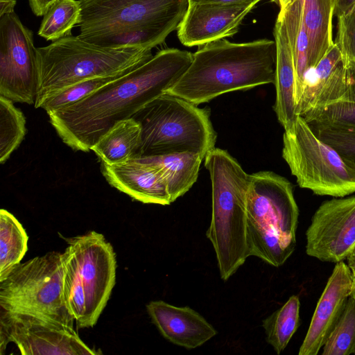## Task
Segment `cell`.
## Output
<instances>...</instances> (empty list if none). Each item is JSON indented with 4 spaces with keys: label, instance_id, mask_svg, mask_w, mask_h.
<instances>
[{
    "label": "cell",
    "instance_id": "cell-1",
    "mask_svg": "<svg viewBox=\"0 0 355 355\" xmlns=\"http://www.w3.org/2000/svg\"><path fill=\"white\" fill-rule=\"evenodd\" d=\"M193 53L162 49L146 62L69 106L48 112L62 141L87 152L117 122L132 118L166 93L191 64Z\"/></svg>",
    "mask_w": 355,
    "mask_h": 355
},
{
    "label": "cell",
    "instance_id": "cell-2",
    "mask_svg": "<svg viewBox=\"0 0 355 355\" xmlns=\"http://www.w3.org/2000/svg\"><path fill=\"white\" fill-rule=\"evenodd\" d=\"M200 46L166 93L198 105L223 94L275 83V40L234 43L222 39Z\"/></svg>",
    "mask_w": 355,
    "mask_h": 355
},
{
    "label": "cell",
    "instance_id": "cell-3",
    "mask_svg": "<svg viewBox=\"0 0 355 355\" xmlns=\"http://www.w3.org/2000/svg\"><path fill=\"white\" fill-rule=\"evenodd\" d=\"M83 40L103 47L152 49L182 21L189 0H80Z\"/></svg>",
    "mask_w": 355,
    "mask_h": 355
},
{
    "label": "cell",
    "instance_id": "cell-4",
    "mask_svg": "<svg viewBox=\"0 0 355 355\" xmlns=\"http://www.w3.org/2000/svg\"><path fill=\"white\" fill-rule=\"evenodd\" d=\"M211 182V219L206 236L216 253L220 277L227 281L250 257L247 242L249 174L225 150L205 157Z\"/></svg>",
    "mask_w": 355,
    "mask_h": 355
},
{
    "label": "cell",
    "instance_id": "cell-5",
    "mask_svg": "<svg viewBox=\"0 0 355 355\" xmlns=\"http://www.w3.org/2000/svg\"><path fill=\"white\" fill-rule=\"evenodd\" d=\"M38 83L34 107L88 79L128 72L153 57L152 49L108 48L69 35L37 48Z\"/></svg>",
    "mask_w": 355,
    "mask_h": 355
},
{
    "label": "cell",
    "instance_id": "cell-6",
    "mask_svg": "<svg viewBox=\"0 0 355 355\" xmlns=\"http://www.w3.org/2000/svg\"><path fill=\"white\" fill-rule=\"evenodd\" d=\"M247 242L249 255L279 267L296 247L299 209L292 184L272 171L249 175Z\"/></svg>",
    "mask_w": 355,
    "mask_h": 355
},
{
    "label": "cell",
    "instance_id": "cell-7",
    "mask_svg": "<svg viewBox=\"0 0 355 355\" xmlns=\"http://www.w3.org/2000/svg\"><path fill=\"white\" fill-rule=\"evenodd\" d=\"M63 297L78 328L93 327L107 305L116 282L113 247L95 231L64 238Z\"/></svg>",
    "mask_w": 355,
    "mask_h": 355
},
{
    "label": "cell",
    "instance_id": "cell-8",
    "mask_svg": "<svg viewBox=\"0 0 355 355\" xmlns=\"http://www.w3.org/2000/svg\"><path fill=\"white\" fill-rule=\"evenodd\" d=\"M132 118L141 128L139 157L178 153L206 155L215 148L217 135L209 108L165 93Z\"/></svg>",
    "mask_w": 355,
    "mask_h": 355
},
{
    "label": "cell",
    "instance_id": "cell-9",
    "mask_svg": "<svg viewBox=\"0 0 355 355\" xmlns=\"http://www.w3.org/2000/svg\"><path fill=\"white\" fill-rule=\"evenodd\" d=\"M62 253L51 251L16 265L0 282L1 309L73 327L63 297Z\"/></svg>",
    "mask_w": 355,
    "mask_h": 355
},
{
    "label": "cell",
    "instance_id": "cell-10",
    "mask_svg": "<svg viewBox=\"0 0 355 355\" xmlns=\"http://www.w3.org/2000/svg\"><path fill=\"white\" fill-rule=\"evenodd\" d=\"M282 157L301 188L335 198L355 193V168L320 139L300 115L292 130L284 131Z\"/></svg>",
    "mask_w": 355,
    "mask_h": 355
},
{
    "label": "cell",
    "instance_id": "cell-11",
    "mask_svg": "<svg viewBox=\"0 0 355 355\" xmlns=\"http://www.w3.org/2000/svg\"><path fill=\"white\" fill-rule=\"evenodd\" d=\"M37 83V50L33 32L15 12L0 17V96L35 105Z\"/></svg>",
    "mask_w": 355,
    "mask_h": 355
},
{
    "label": "cell",
    "instance_id": "cell-12",
    "mask_svg": "<svg viewBox=\"0 0 355 355\" xmlns=\"http://www.w3.org/2000/svg\"><path fill=\"white\" fill-rule=\"evenodd\" d=\"M0 354L10 343L23 355H96L73 327L35 315L0 311Z\"/></svg>",
    "mask_w": 355,
    "mask_h": 355
},
{
    "label": "cell",
    "instance_id": "cell-13",
    "mask_svg": "<svg viewBox=\"0 0 355 355\" xmlns=\"http://www.w3.org/2000/svg\"><path fill=\"white\" fill-rule=\"evenodd\" d=\"M306 252L322 261L338 263L355 249V196L322 202L306 232Z\"/></svg>",
    "mask_w": 355,
    "mask_h": 355
},
{
    "label": "cell",
    "instance_id": "cell-14",
    "mask_svg": "<svg viewBox=\"0 0 355 355\" xmlns=\"http://www.w3.org/2000/svg\"><path fill=\"white\" fill-rule=\"evenodd\" d=\"M256 5L248 3H190L178 37L186 46H202L236 34Z\"/></svg>",
    "mask_w": 355,
    "mask_h": 355
},
{
    "label": "cell",
    "instance_id": "cell-15",
    "mask_svg": "<svg viewBox=\"0 0 355 355\" xmlns=\"http://www.w3.org/2000/svg\"><path fill=\"white\" fill-rule=\"evenodd\" d=\"M349 84L348 69L334 42L318 64L304 76L296 94V114L306 113L344 98Z\"/></svg>",
    "mask_w": 355,
    "mask_h": 355
},
{
    "label": "cell",
    "instance_id": "cell-16",
    "mask_svg": "<svg viewBox=\"0 0 355 355\" xmlns=\"http://www.w3.org/2000/svg\"><path fill=\"white\" fill-rule=\"evenodd\" d=\"M352 270L343 261L336 263L318 300L299 355H317L350 297Z\"/></svg>",
    "mask_w": 355,
    "mask_h": 355
},
{
    "label": "cell",
    "instance_id": "cell-17",
    "mask_svg": "<svg viewBox=\"0 0 355 355\" xmlns=\"http://www.w3.org/2000/svg\"><path fill=\"white\" fill-rule=\"evenodd\" d=\"M146 309L166 340L188 349L202 345L217 334L204 317L189 306L178 307L156 300L150 302Z\"/></svg>",
    "mask_w": 355,
    "mask_h": 355
},
{
    "label": "cell",
    "instance_id": "cell-18",
    "mask_svg": "<svg viewBox=\"0 0 355 355\" xmlns=\"http://www.w3.org/2000/svg\"><path fill=\"white\" fill-rule=\"evenodd\" d=\"M101 171L112 187L137 201L161 205L171 203L162 172L153 165L137 159L115 164L101 162Z\"/></svg>",
    "mask_w": 355,
    "mask_h": 355
},
{
    "label": "cell",
    "instance_id": "cell-19",
    "mask_svg": "<svg viewBox=\"0 0 355 355\" xmlns=\"http://www.w3.org/2000/svg\"><path fill=\"white\" fill-rule=\"evenodd\" d=\"M274 37L276 44L274 110L284 131H290L298 116L295 102L296 71L285 24L279 15L274 27Z\"/></svg>",
    "mask_w": 355,
    "mask_h": 355
},
{
    "label": "cell",
    "instance_id": "cell-20",
    "mask_svg": "<svg viewBox=\"0 0 355 355\" xmlns=\"http://www.w3.org/2000/svg\"><path fill=\"white\" fill-rule=\"evenodd\" d=\"M135 159L160 170L173 202L186 193L196 182L204 157L198 153H178Z\"/></svg>",
    "mask_w": 355,
    "mask_h": 355
},
{
    "label": "cell",
    "instance_id": "cell-21",
    "mask_svg": "<svg viewBox=\"0 0 355 355\" xmlns=\"http://www.w3.org/2000/svg\"><path fill=\"white\" fill-rule=\"evenodd\" d=\"M141 128L130 118L117 122L92 148L102 163L115 164L139 157Z\"/></svg>",
    "mask_w": 355,
    "mask_h": 355
},
{
    "label": "cell",
    "instance_id": "cell-22",
    "mask_svg": "<svg viewBox=\"0 0 355 355\" xmlns=\"http://www.w3.org/2000/svg\"><path fill=\"white\" fill-rule=\"evenodd\" d=\"M302 19L309 41V69L314 67L334 45V0H301Z\"/></svg>",
    "mask_w": 355,
    "mask_h": 355
},
{
    "label": "cell",
    "instance_id": "cell-23",
    "mask_svg": "<svg viewBox=\"0 0 355 355\" xmlns=\"http://www.w3.org/2000/svg\"><path fill=\"white\" fill-rule=\"evenodd\" d=\"M28 236L19 221L8 211L0 210V282L21 263L28 250Z\"/></svg>",
    "mask_w": 355,
    "mask_h": 355
},
{
    "label": "cell",
    "instance_id": "cell-24",
    "mask_svg": "<svg viewBox=\"0 0 355 355\" xmlns=\"http://www.w3.org/2000/svg\"><path fill=\"white\" fill-rule=\"evenodd\" d=\"M278 15L284 19L293 55L296 71V96L302 80L309 69V41L302 19V1L295 0Z\"/></svg>",
    "mask_w": 355,
    "mask_h": 355
},
{
    "label": "cell",
    "instance_id": "cell-25",
    "mask_svg": "<svg viewBox=\"0 0 355 355\" xmlns=\"http://www.w3.org/2000/svg\"><path fill=\"white\" fill-rule=\"evenodd\" d=\"M300 309L299 297L292 295L280 309L263 320L266 340L277 354L284 350L300 325Z\"/></svg>",
    "mask_w": 355,
    "mask_h": 355
},
{
    "label": "cell",
    "instance_id": "cell-26",
    "mask_svg": "<svg viewBox=\"0 0 355 355\" xmlns=\"http://www.w3.org/2000/svg\"><path fill=\"white\" fill-rule=\"evenodd\" d=\"M80 0H61L44 16L37 31L38 35L46 41H55L71 35L80 17Z\"/></svg>",
    "mask_w": 355,
    "mask_h": 355
},
{
    "label": "cell",
    "instance_id": "cell-27",
    "mask_svg": "<svg viewBox=\"0 0 355 355\" xmlns=\"http://www.w3.org/2000/svg\"><path fill=\"white\" fill-rule=\"evenodd\" d=\"M26 119L12 101L0 96V163L17 148L26 134Z\"/></svg>",
    "mask_w": 355,
    "mask_h": 355
},
{
    "label": "cell",
    "instance_id": "cell-28",
    "mask_svg": "<svg viewBox=\"0 0 355 355\" xmlns=\"http://www.w3.org/2000/svg\"><path fill=\"white\" fill-rule=\"evenodd\" d=\"M322 349V355H355V300L352 297Z\"/></svg>",
    "mask_w": 355,
    "mask_h": 355
},
{
    "label": "cell",
    "instance_id": "cell-29",
    "mask_svg": "<svg viewBox=\"0 0 355 355\" xmlns=\"http://www.w3.org/2000/svg\"><path fill=\"white\" fill-rule=\"evenodd\" d=\"M302 116L309 123L355 130V102L338 101Z\"/></svg>",
    "mask_w": 355,
    "mask_h": 355
},
{
    "label": "cell",
    "instance_id": "cell-30",
    "mask_svg": "<svg viewBox=\"0 0 355 355\" xmlns=\"http://www.w3.org/2000/svg\"><path fill=\"white\" fill-rule=\"evenodd\" d=\"M128 72L110 76L94 78L76 83L48 99L41 108L48 113L73 105L107 83Z\"/></svg>",
    "mask_w": 355,
    "mask_h": 355
},
{
    "label": "cell",
    "instance_id": "cell-31",
    "mask_svg": "<svg viewBox=\"0 0 355 355\" xmlns=\"http://www.w3.org/2000/svg\"><path fill=\"white\" fill-rule=\"evenodd\" d=\"M316 135L355 168V130L309 123Z\"/></svg>",
    "mask_w": 355,
    "mask_h": 355
},
{
    "label": "cell",
    "instance_id": "cell-32",
    "mask_svg": "<svg viewBox=\"0 0 355 355\" xmlns=\"http://www.w3.org/2000/svg\"><path fill=\"white\" fill-rule=\"evenodd\" d=\"M347 65L355 64V6L338 17L337 35L334 42Z\"/></svg>",
    "mask_w": 355,
    "mask_h": 355
},
{
    "label": "cell",
    "instance_id": "cell-33",
    "mask_svg": "<svg viewBox=\"0 0 355 355\" xmlns=\"http://www.w3.org/2000/svg\"><path fill=\"white\" fill-rule=\"evenodd\" d=\"M60 1L61 0H28V3L33 14L41 17Z\"/></svg>",
    "mask_w": 355,
    "mask_h": 355
},
{
    "label": "cell",
    "instance_id": "cell-34",
    "mask_svg": "<svg viewBox=\"0 0 355 355\" xmlns=\"http://www.w3.org/2000/svg\"><path fill=\"white\" fill-rule=\"evenodd\" d=\"M349 74V84L345 97L341 101L355 102V64L347 65Z\"/></svg>",
    "mask_w": 355,
    "mask_h": 355
},
{
    "label": "cell",
    "instance_id": "cell-35",
    "mask_svg": "<svg viewBox=\"0 0 355 355\" xmlns=\"http://www.w3.org/2000/svg\"><path fill=\"white\" fill-rule=\"evenodd\" d=\"M334 15L339 17L349 12L355 6V0H334Z\"/></svg>",
    "mask_w": 355,
    "mask_h": 355
},
{
    "label": "cell",
    "instance_id": "cell-36",
    "mask_svg": "<svg viewBox=\"0 0 355 355\" xmlns=\"http://www.w3.org/2000/svg\"><path fill=\"white\" fill-rule=\"evenodd\" d=\"M261 0H189L190 3H248L257 5Z\"/></svg>",
    "mask_w": 355,
    "mask_h": 355
},
{
    "label": "cell",
    "instance_id": "cell-37",
    "mask_svg": "<svg viewBox=\"0 0 355 355\" xmlns=\"http://www.w3.org/2000/svg\"><path fill=\"white\" fill-rule=\"evenodd\" d=\"M17 0H0V17L15 12Z\"/></svg>",
    "mask_w": 355,
    "mask_h": 355
},
{
    "label": "cell",
    "instance_id": "cell-38",
    "mask_svg": "<svg viewBox=\"0 0 355 355\" xmlns=\"http://www.w3.org/2000/svg\"><path fill=\"white\" fill-rule=\"evenodd\" d=\"M279 7V12L284 11L295 0H272Z\"/></svg>",
    "mask_w": 355,
    "mask_h": 355
},
{
    "label": "cell",
    "instance_id": "cell-39",
    "mask_svg": "<svg viewBox=\"0 0 355 355\" xmlns=\"http://www.w3.org/2000/svg\"><path fill=\"white\" fill-rule=\"evenodd\" d=\"M347 265L352 270L355 271V249L347 258Z\"/></svg>",
    "mask_w": 355,
    "mask_h": 355
},
{
    "label": "cell",
    "instance_id": "cell-40",
    "mask_svg": "<svg viewBox=\"0 0 355 355\" xmlns=\"http://www.w3.org/2000/svg\"><path fill=\"white\" fill-rule=\"evenodd\" d=\"M352 288H351L350 297H352L355 300V271L354 270H352Z\"/></svg>",
    "mask_w": 355,
    "mask_h": 355
}]
</instances>
